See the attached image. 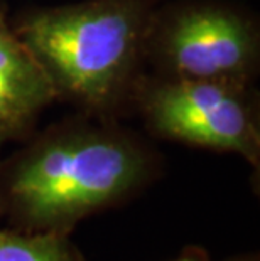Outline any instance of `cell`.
Here are the masks:
<instances>
[{"mask_svg":"<svg viewBox=\"0 0 260 261\" xmlns=\"http://www.w3.org/2000/svg\"><path fill=\"white\" fill-rule=\"evenodd\" d=\"M157 174V159L129 132L69 121L0 164V211L22 231L68 232L130 199Z\"/></svg>","mask_w":260,"mask_h":261,"instance_id":"6da1fadb","label":"cell"},{"mask_svg":"<svg viewBox=\"0 0 260 261\" xmlns=\"http://www.w3.org/2000/svg\"><path fill=\"white\" fill-rule=\"evenodd\" d=\"M154 12V0H85L27 12L14 32L56 96L108 113L134 88Z\"/></svg>","mask_w":260,"mask_h":261,"instance_id":"7a4b0ae2","label":"cell"},{"mask_svg":"<svg viewBox=\"0 0 260 261\" xmlns=\"http://www.w3.org/2000/svg\"><path fill=\"white\" fill-rule=\"evenodd\" d=\"M162 77L253 83L260 34L252 15L223 2H184L156 10L146 39Z\"/></svg>","mask_w":260,"mask_h":261,"instance_id":"3957f363","label":"cell"},{"mask_svg":"<svg viewBox=\"0 0 260 261\" xmlns=\"http://www.w3.org/2000/svg\"><path fill=\"white\" fill-rule=\"evenodd\" d=\"M137 101L156 137L237 153L258 165L260 121L253 83L162 77L142 83Z\"/></svg>","mask_w":260,"mask_h":261,"instance_id":"277c9868","label":"cell"},{"mask_svg":"<svg viewBox=\"0 0 260 261\" xmlns=\"http://www.w3.org/2000/svg\"><path fill=\"white\" fill-rule=\"evenodd\" d=\"M0 83L37 113L56 98L51 83L0 10Z\"/></svg>","mask_w":260,"mask_h":261,"instance_id":"5b68a950","label":"cell"},{"mask_svg":"<svg viewBox=\"0 0 260 261\" xmlns=\"http://www.w3.org/2000/svg\"><path fill=\"white\" fill-rule=\"evenodd\" d=\"M0 261H83L63 232L0 229Z\"/></svg>","mask_w":260,"mask_h":261,"instance_id":"8992f818","label":"cell"},{"mask_svg":"<svg viewBox=\"0 0 260 261\" xmlns=\"http://www.w3.org/2000/svg\"><path fill=\"white\" fill-rule=\"evenodd\" d=\"M37 112L0 83V140L19 138L31 128Z\"/></svg>","mask_w":260,"mask_h":261,"instance_id":"52a82bcc","label":"cell"},{"mask_svg":"<svg viewBox=\"0 0 260 261\" xmlns=\"http://www.w3.org/2000/svg\"><path fill=\"white\" fill-rule=\"evenodd\" d=\"M171 261H209L206 253L203 249H198V248H187L184 249L178 258L171 259Z\"/></svg>","mask_w":260,"mask_h":261,"instance_id":"ba28073f","label":"cell"},{"mask_svg":"<svg viewBox=\"0 0 260 261\" xmlns=\"http://www.w3.org/2000/svg\"><path fill=\"white\" fill-rule=\"evenodd\" d=\"M235 261H257V258H242V259H235Z\"/></svg>","mask_w":260,"mask_h":261,"instance_id":"9c48e42d","label":"cell"}]
</instances>
